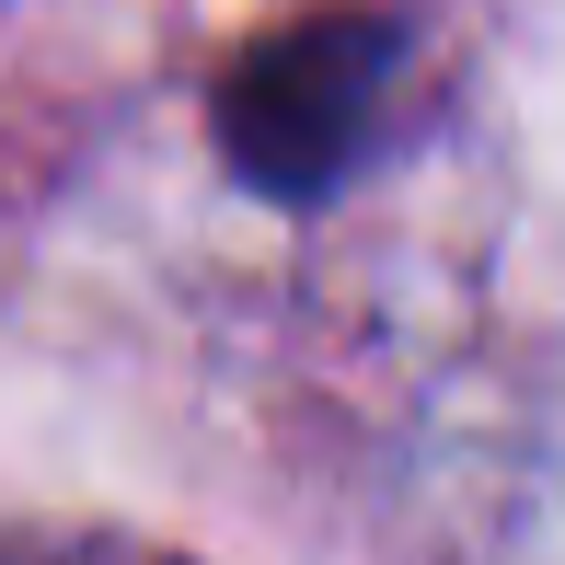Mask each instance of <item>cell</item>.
<instances>
[{"label": "cell", "instance_id": "6da1fadb", "mask_svg": "<svg viewBox=\"0 0 565 565\" xmlns=\"http://www.w3.org/2000/svg\"><path fill=\"white\" fill-rule=\"evenodd\" d=\"M404 93V23L393 12H300L231 46L209 82V127L243 196L266 209H323L370 173L381 127Z\"/></svg>", "mask_w": 565, "mask_h": 565}]
</instances>
